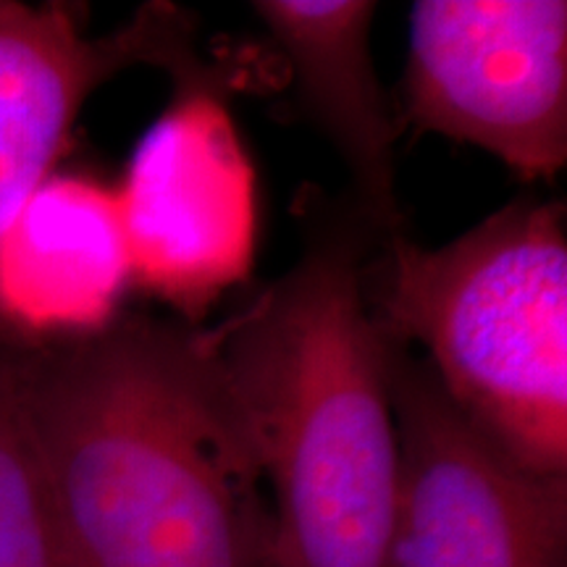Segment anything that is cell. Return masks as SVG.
<instances>
[{"label": "cell", "instance_id": "ba28073f", "mask_svg": "<svg viewBox=\"0 0 567 567\" xmlns=\"http://www.w3.org/2000/svg\"><path fill=\"white\" fill-rule=\"evenodd\" d=\"M132 284L116 193L53 174L0 237V334L51 342L116 321Z\"/></svg>", "mask_w": 567, "mask_h": 567}, {"label": "cell", "instance_id": "3957f363", "mask_svg": "<svg viewBox=\"0 0 567 567\" xmlns=\"http://www.w3.org/2000/svg\"><path fill=\"white\" fill-rule=\"evenodd\" d=\"M365 264L371 313L429 352L442 392L520 471L567 478L565 205L517 197L455 243L400 231Z\"/></svg>", "mask_w": 567, "mask_h": 567}, {"label": "cell", "instance_id": "52a82bcc", "mask_svg": "<svg viewBox=\"0 0 567 567\" xmlns=\"http://www.w3.org/2000/svg\"><path fill=\"white\" fill-rule=\"evenodd\" d=\"M197 27L174 3H145L124 27L92 38L71 6L0 0V237L53 176L97 87L134 66H158L179 87L218 92Z\"/></svg>", "mask_w": 567, "mask_h": 567}, {"label": "cell", "instance_id": "8992f818", "mask_svg": "<svg viewBox=\"0 0 567 567\" xmlns=\"http://www.w3.org/2000/svg\"><path fill=\"white\" fill-rule=\"evenodd\" d=\"M132 284L197 321L250 274L255 168L216 90L179 87L116 189Z\"/></svg>", "mask_w": 567, "mask_h": 567}, {"label": "cell", "instance_id": "5b68a950", "mask_svg": "<svg viewBox=\"0 0 567 567\" xmlns=\"http://www.w3.org/2000/svg\"><path fill=\"white\" fill-rule=\"evenodd\" d=\"M405 116L484 147L523 179L557 176L567 163V3L417 0Z\"/></svg>", "mask_w": 567, "mask_h": 567}, {"label": "cell", "instance_id": "30bf717a", "mask_svg": "<svg viewBox=\"0 0 567 567\" xmlns=\"http://www.w3.org/2000/svg\"><path fill=\"white\" fill-rule=\"evenodd\" d=\"M0 567H71L19 392L17 339L0 334Z\"/></svg>", "mask_w": 567, "mask_h": 567}, {"label": "cell", "instance_id": "7a4b0ae2", "mask_svg": "<svg viewBox=\"0 0 567 567\" xmlns=\"http://www.w3.org/2000/svg\"><path fill=\"white\" fill-rule=\"evenodd\" d=\"M300 260L210 329L271 507L274 567H392L400 505L389 358L354 205L313 218Z\"/></svg>", "mask_w": 567, "mask_h": 567}, {"label": "cell", "instance_id": "9c48e42d", "mask_svg": "<svg viewBox=\"0 0 567 567\" xmlns=\"http://www.w3.org/2000/svg\"><path fill=\"white\" fill-rule=\"evenodd\" d=\"M255 13L279 42L310 118L342 155L354 208L386 239L402 226L394 189L396 124L375 76L371 0H258Z\"/></svg>", "mask_w": 567, "mask_h": 567}, {"label": "cell", "instance_id": "277c9868", "mask_svg": "<svg viewBox=\"0 0 567 567\" xmlns=\"http://www.w3.org/2000/svg\"><path fill=\"white\" fill-rule=\"evenodd\" d=\"M389 384L400 439L392 567H567V478L499 455L394 339Z\"/></svg>", "mask_w": 567, "mask_h": 567}, {"label": "cell", "instance_id": "6da1fadb", "mask_svg": "<svg viewBox=\"0 0 567 567\" xmlns=\"http://www.w3.org/2000/svg\"><path fill=\"white\" fill-rule=\"evenodd\" d=\"M71 567H274L271 507L210 329L116 318L17 342Z\"/></svg>", "mask_w": 567, "mask_h": 567}]
</instances>
